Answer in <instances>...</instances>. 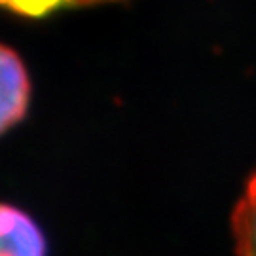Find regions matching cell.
Listing matches in <instances>:
<instances>
[{
    "instance_id": "3957f363",
    "label": "cell",
    "mask_w": 256,
    "mask_h": 256,
    "mask_svg": "<svg viewBox=\"0 0 256 256\" xmlns=\"http://www.w3.org/2000/svg\"><path fill=\"white\" fill-rule=\"evenodd\" d=\"M232 236L236 256H256V167L232 212Z\"/></svg>"
},
{
    "instance_id": "6da1fadb",
    "label": "cell",
    "mask_w": 256,
    "mask_h": 256,
    "mask_svg": "<svg viewBox=\"0 0 256 256\" xmlns=\"http://www.w3.org/2000/svg\"><path fill=\"white\" fill-rule=\"evenodd\" d=\"M32 86L23 59L14 48L0 42V137L27 116Z\"/></svg>"
},
{
    "instance_id": "7a4b0ae2",
    "label": "cell",
    "mask_w": 256,
    "mask_h": 256,
    "mask_svg": "<svg viewBox=\"0 0 256 256\" xmlns=\"http://www.w3.org/2000/svg\"><path fill=\"white\" fill-rule=\"evenodd\" d=\"M0 256H48V241L27 210L0 202Z\"/></svg>"
},
{
    "instance_id": "277c9868",
    "label": "cell",
    "mask_w": 256,
    "mask_h": 256,
    "mask_svg": "<svg viewBox=\"0 0 256 256\" xmlns=\"http://www.w3.org/2000/svg\"><path fill=\"white\" fill-rule=\"evenodd\" d=\"M106 2H122V0H0V10L25 19H46L59 12L97 6Z\"/></svg>"
}]
</instances>
